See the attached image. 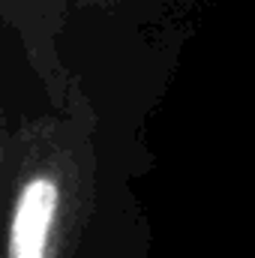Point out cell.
<instances>
[{
	"label": "cell",
	"mask_w": 255,
	"mask_h": 258,
	"mask_svg": "<svg viewBox=\"0 0 255 258\" xmlns=\"http://www.w3.org/2000/svg\"><path fill=\"white\" fill-rule=\"evenodd\" d=\"M57 201V183L48 174H36L18 189L9 222V258H45Z\"/></svg>",
	"instance_id": "6da1fadb"
}]
</instances>
